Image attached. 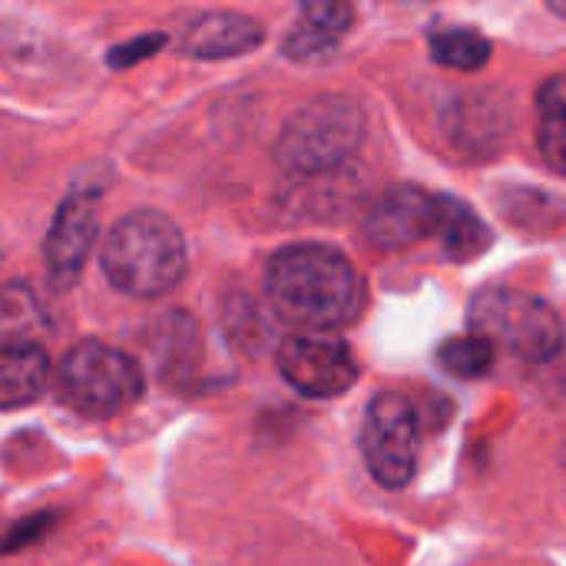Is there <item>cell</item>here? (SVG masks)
<instances>
[{"label":"cell","mask_w":566,"mask_h":566,"mask_svg":"<svg viewBox=\"0 0 566 566\" xmlns=\"http://www.w3.org/2000/svg\"><path fill=\"white\" fill-rule=\"evenodd\" d=\"M265 298L282 322L318 335L345 328L365 312V282L338 249L298 242L269 259Z\"/></svg>","instance_id":"obj_1"},{"label":"cell","mask_w":566,"mask_h":566,"mask_svg":"<svg viewBox=\"0 0 566 566\" xmlns=\"http://www.w3.org/2000/svg\"><path fill=\"white\" fill-rule=\"evenodd\" d=\"M186 239L179 226L153 209L126 212L116 219L99 245L106 282L136 298H159L186 275Z\"/></svg>","instance_id":"obj_2"},{"label":"cell","mask_w":566,"mask_h":566,"mask_svg":"<svg viewBox=\"0 0 566 566\" xmlns=\"http://www.w3.org/2000/svg\"><path fill=\"white\" fill-rule=\"evenodd\" d=\"M365 139V109L345 93H325L305 103L285 123L275 159L285 172L315 176L342 166Z\"/></svg>","instance_id":"obj_3"},{"label":"cell","mask_w":566,"mask_h":566,"mask_svg":"<svg viewBox=\"0 0 566 566\" xmlns=\"http://www.w3.org/2000/svg\"><path fill=\"white\" fill-rule=\"evenodd\" d=\"M143 385L139 365L103 342H80L56 365V395L83 418H116L139 401Z\"/></svg>","instance_id":"obj_4"},{"label":"cell","mask_w":566,"mask_h":566,"mask_svg":"<svg viewBox=\"0 0 566 566\" xmlns=\"http://www.w3.org/2000/svg\"><path fill=\"white\" fill-rule=\"evenodd\" d=\"M471 332L488 335L524 361L544 365L564 348V318L537 295L517 289H488L471 302Z\"/></svg>","instance_id":"obj_5"},{"label":"cell","mask_w":566,"mask_h":566,"mask_svg":"<svg viewBox=\"0 0 566 566\" xmlns=\"http://www.w3.org/2000/svg\"><path fill=\"white\" fill-rule=\"evenodd\" d=\"M361 454L371 478L398 491L418 471V411L398 391H381L365 408L361 424Z\"/></svg>","instance_id":"obj_6"},{"label":"cell","mask_w":566,"mask_h":566,"mask_svg":"<svg viewBox=\"0 0 566 566\" xmlns=\"http://www.w3.org/2000/svg\"><path fill=\"white\" fill-rule=\"evenodd\" d=\"M444 196L421 186H391L365 212L361 232L378 252H401L431 235H441Z\"/></svg>","instance_id":"obj_7"},{"label":"cell","mask_w":566,"mask_h":566,"mask_svg":"<svg viewBox=\"0 0 566 566\" xmlns=\"http://www.w3.org/2000/svg\"><path fill=\"white\" fill-rule=\"evenodd\" d=\"M279 375L305 398H335L355 388L358 361L352 348L328 335H292L275 352Z\"/></svg>","instance_id":"obj_8"},{"label":"cell","mask_w":566,"mask_h":566,"mask_svg":"<svg viewBox=\"0 0 566 566\" xmlns=\"http://www.w3.org/2000/svg\"><path fill=\"white\" fill-rule=\"evenodd\" d=\"M99 189H73L60 202L43 245L46 279L53 292H70L83 275V265L99 235Z\"/></svg>","instance_id":"obj_9"},{"label":"cell","mask_w":566,"mask_h":566,"mask_svg":"<svg viewBox=\"0 0 566 566\" xmlns=\"http://www.w3.org/2000/svg\"><path fill=\"white\" fill-rule=\"evenodd\" d=\"M265 27L235 10H209L182 33V53L192 60H229L262 46Z\"/></svg>","instance_id":"obj_10"},{"label":"cell","mask_w":566,"mask_h":566,"mask_svg":"<svg viewBox=\"0 0 566 566\" xmlns=\"http://www.w3.org/2000/svg\"><path fill=\"white\" fill-rule=\"evenodd\" d=\"M50 381V355L33 342H7L0 355L3 408H23L40 398Z\"/></svg>","instance_id":"obj_11"},{"label":"cell","mask_w":566,"mask_h":566,"mask_svg":"<svg viewBox=\"0 0 566 566\" xmlns=\"http://www.w3.org/2000/svg\"><path fill=\"white\" fill-rule=\"evenodd\" d=\"M537 106H541V126H537L541 156L554 172L566 176V73L551 76L537 90Z\"/></svg>","instance_id":"obj_12"},{"label":"cell","mask_w":566,"mask_h":566,"mask_svg":"<svg viewBox=\"0 0 566 566\" xmlns=\"http://www.w3.org/2000/svg\"><path fill=\"white\" fill-rule=\"evenodd\" d=\"M428 43H431V60L448 70H458V73H478L491 60V40L471 27L434 30Z\"/></svg>","instance_id":"obj_13"},{"label":"cell","mask_w":566,"mask_h":566,"mask_svg":"<svg viewBox=\"0 0 566 566\" xmlns=\"http://www.w3.org/2000/svg\"><path fill=\"white\" fill-rule=\"evenodd\" d=\"M444 249L454 262H471L488 252L491 245V229L461 202L444 196V226H441Z\"/></svg>","instance_id":"obj_14"},{"label":"cell","mask_w":566,"mask_h":566,"mask_svg":"<svg viewBox=\"0 0 566 566\" xmlns=\"http://www.w3.org/2000/svg\"><path fill=\"white\" fill-rule=\"evenodd\" d=\"M199 332L196 322L182 312H169L166 322L159 325V342H156V365L166 375H192L199 361Z\"/></svg>","instance_id":"obj_15"},{"label":"cell","mask_w":566,"mask_h":566,"mask_svg":"<svg viewBox=\"0 0 566 566\" xmlns=\"http://www.w3.org/2000/svg\"><path fill=\"white\" fill-rule=\"evenodd\" d=\"M438 361L454 378H484L497 361V345L488 335L468 332V335L448 338L438 348Z\"/></svg>","instance_id":"obj_16"},{"label":"cell","mask_w":566,"mask_h":566,"mask_svg":"<svg viewBox=\"0 0 566 566\" xmlns=\"http://www.w3.org/2000/svg\"><path fill=\"white\" fill-rule=\"evenodd\" d=\"M40 312H36V302L30 295V289L10 282L3 289V345L7 342H30V328H36L40 322Z\"/></svg>","instance_id":"obj_17"},{"label":"cell","mask_w":566,"mask_h":566,"mask_svg":"<svg viewBox=\"0 0 566 566\" xmlns=\"http://www.w3.org/2000/svg\"><path fill=\"white\" fill-rule=\"evenodd\" d=\"M335 46H338V36L322 33V30L302 23V27L285 40L282 50H285V56H292V60H298V63H322V60H328V56L335 53Z\"/></svg>","instance_id":"obj_18"},{"label":"cell","mask_w":566,"mask_h":566,"mask_svg":"<svg viewBox=\"0 0 566 566\" xmlns=\"http://www.w3.org/2000/svg\"><path fill=\"white\" fill-rule=\"evenodd\" d=\"M355 20V7L348 3H338V0H312V3H302V23L322 30V33H332V36H342Z\"/></svg>","instance_id":"obj_19"},{"label":"cell","mask_w":566,"mask_h":566,"mask_svg":"<svg viewBox=\"0 0 566 566\" xmlns=\"http://www.w3.org/2000/svg\"><path fill=\"white\" fill-rule=\"evenodd\" d=\"M163 43H166L163 33H143V36H136V40H129V43H119V46L109 50V66H116V70L133 66V63L153 56Z\"/></svg>","instance_id":"obj_20"},{"label":"cell","mask_w":566,"mask_h":566,"mask_svg":"<svg viewBox=\"0 0 566 566\" xmlns=\"http://www.w3.org/2000/svg\"><path fill=\"white\" fill-rule=\"evenodd\" d=\"M551 10H554V13H560V17H566V0H554V3H551Z\"/></svg>","instance_id":"obj_21"},{"label":"cell","mask_w":566,"mask_h":566,"mask_svg":"<svg viewBox=\"0 0 566 566\" xmlns=\"http://www.w3.org/2000/svg\"><path fill=\"white\" fill-rule=\"evenodd\" d=\"M564 458H566V454H564Z\"/></svg>","instance_id":"obj_22"}]
</instances>
